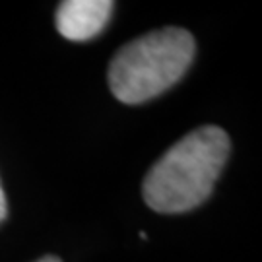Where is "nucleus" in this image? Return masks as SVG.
Here are the masks:
<instances>
[{
  "label": "nucleus",
  "instance_id": "1",
  "mask_svg": "<svg viewBox=\"0 0 262 262\" xmlns=\"http://www.w3.org/2000/svg\"><path fill=\"white\" fill-rule=\"evenodd\" d=\"M229 136L220 126H202L173 144L148 171L144 202L159 214H183L212 192L229 156Z\"/></svg>",
  "mask_w": 262,
  "mask_h": 262
},
{
  "label": "nucleus",
  "instance_id": "2",
  "mask_svg": "<svg viewBox=\"0 0 262 262\" xmlns=\"http://www.w3.org/2000/svg\"><path fill=\"white\" fill-rule=\"evenodd\" d=\"M194 51V37L181 28L158 29L134 39L111 58V94L126 105L150 101L185 76Z\"/></svg>",
  "mask_w": 262,
  "mask_h": 262
},
{
  "label": "nucleus",
  "instance_id": "3",
  "mask_svg": "<svg viewBox=\"0 0 262 262\" xmlns=\"http://www.w3.org/2000/svg\"><path fill=\"white\" fill-rule=\"evenodd\" d=\"M111 14V0H66L56 10V29L70 41H88L103 31Z\"/></svg>",
  "mask_w": 262,
  "mask_h": 262
},
{
  "label": "nucleus",
  "instance_id": "4",
  "mask_svg": "<svg viewBox=\"0 0 262 262\" xmlns=\"http://www.w3.org/2000/svg\"><path fill=\"white\" fill-rule=\"evenodd\" d=\"M8 215V206H6V194H4V188L0 185V224L6 220Z\"/></svg>",
  "mask_w": 262,
  "mask_h": 262
},
{
  "label": "nucleus",
  "instance_id": "5",
  "mask_svg": "<svg viewBox=\"0 0 262 262\" xmlns=\"http://www.w3.org/2000/svg\"><path fill=\"white\" fill-rule=\"evenodd\" d=\"M35 262H62V260L58 256H55V254H47V256H43V258H39Z\"/></svg>",
  "mask_w": 262,
  "mask_h": 262
}]
</instances>
